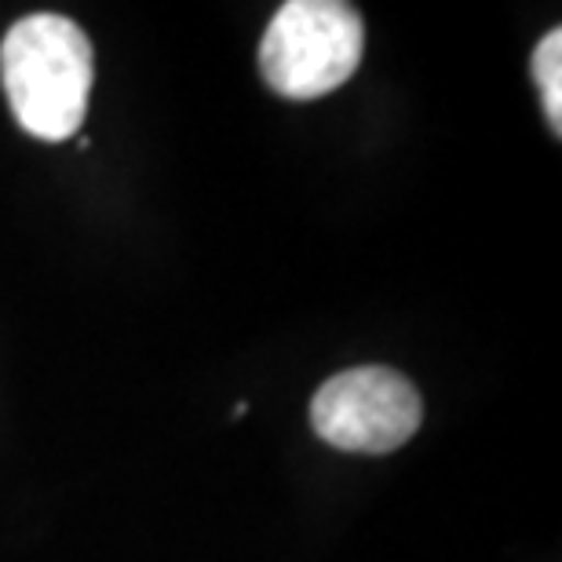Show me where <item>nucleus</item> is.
I'll use <instances>...</instances> for the list:
<instances>
[{
  "mask_svg": "<svg viewBox=\"0 0 562 562\" xmlns=\"http://www.w3.org/2000/svg\"><path fill=\"white\" fill-rule=\"evenodd\" d=\"M0 77L22 132L48 143L81 132L92 92V44L66 15H26L0 44Z\"/></svg>",
  "mask_w": 562,
  "mask_h": 562,
  "instance_id": "nucleus-1",
  "label": "nucleus"
},
{
  "mask_svg": "<svg viewBox=\"0 0 562 562\" xmlns=\"http://www.w3.org/2000/svg\"><path fill=\"white\" fill-rule=\"evenodd\" d=\"M366 52V22L340 0H289L260 44L263 81L285 99H322L351 81Z\"/></svg>",
  "mask_w": 562,
  "mask_h": 562,
  "instance_id": "nucleus-2",
  "label": "nucleus"
},
{
  "mask_svg": "<svg viewBox=\"0 0 562 562\" xmlns=\"http://www.w3.org/2000/svg\"><path fill=\"white\" fill-rule=\"evenodd\" d=\"M420 420V391L387 366L347 369L311 398L314 431L347 453H391L417 435Z\"/></svg>",
  "mask_w": 562,
  "mask_h": 562,
  "instance_id": "nucleus-3",
  "label": "nucleus"
},
{
  "mask_svg": "<svg viewBox=\"0 0 562 562\" xmlns=\"http://www.w3.org/2000/svg\"><path fill=\"white\" fill-rule=\"evenodd\" d=\"M533 81L541 88L544 99V117L552 121V128H562V33L552 30L537 44L533 52Z\"/></svg>",
  "mask_w": 562,
  "mask_h": 562,
  "instance_id": "nucleus-4",
  "label": "nucleus"
}]
</instances>
